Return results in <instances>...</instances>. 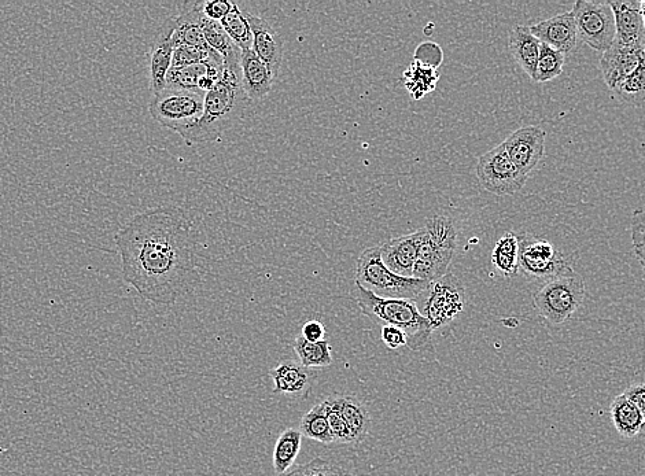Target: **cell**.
I'll list each match as a JSON object with an SVG mask.
<instances>
[{
	"instance_id": "1",
	"label": "cell",
	"mask_w": 645,
	"mask_h": 476,
	"mask_svg": "<svg viewBox=\"0 0 645 476\" xmlns=\"http://www.w3.org/2000/svg\"><path fill=\"white\" fill-rule=\"evenodd\" d=\"M123 279L143 300L173 305L202 282L194 221L180 206L136 214L114 235Z\"/></svg>"
},
{
	"instance_id": "2",
	"label": "cell",
	"mask_w": 645,
	"mask_h": 476,
	"mask_svg": "<svg viewBox=\"0 0 645 476\" xmlns=\"http://www.w3.org/2000/svg\"><path fill=\"white\" fill-rule=\"evenodd\" d=\"M250 103L242 86L241 66H224L221 79L205 94L201 118L176 134L182 136L187 145L216 142L245 116Z\"/></svg>"
},
{
	"instance_id": "3",
	"label": "cell",
	"mask_w": 645,
	"mask_h": 476,
	"mask_svg": "<svg viewBox=\"0 0 645 476\" xmlns=\"http://www.w3.org/2000/svg\"><path fill=\"white\" fill-rule=\"evenodd\" d=\"M352 294L360 312L368 319L403 330L408 338L407 348L412 352H418L430 342L433 330L429 321L420 315L415 301L378 297L356 282Z\"/></svg>"
},
{
	"instance_id": "4",
	"label": "cell",
	"mask_w": 645,
	"mask_h": 476,
	"mask_svg": "<svg viewBox=\"0 0 645 476\" xmlns=\"http://www.w3.org/2000/svg\"><path fill=\"white\" fill-rule=\"evenodd\" d=\"M418 260L412 278L437 282L448 273L456 253L457 231L455 223L448 216H434L422 228Z\"/></svg>"
},
{
	"instance_id": "5",
	"label": "cell",
	"mask_w": 645,
	"mask_h": 476,
	"mask_svg": "<svg viewBox=\"0 0 645 476\" xmlns=\"http://www.w3.org/2000/svg\"><path fill=\"white\" fill-rule=\"evenodd\" d=\"M355 282L378 297L415 301L430 283L396 275L383 264L381 247L364 250L357 261Z\"/></svg>"
},
{
	"instance_id": "6",
	"label": "cell",
	"mask_w": 645,
	"mask_h": 476,
	"mask_svg": "<svg viewBox=\"0 0 645 476\" xmlns=\"http://www.w3.org/2000/svg\"><path fill=\"white\" fill-rule=\"evenodd\" d=\"M585 283L578 273L549 280L533 298L538 315L551 324L571 319L584 304Z\"/></svg>"
},
{
	"instance_id": "7",
	"label": "cell",
	"mask_w": 645,
	"mask_h": 476,
	"mask_svg": "<svg viewBox=\"0 0 645 476\" xmlns=\"http://www.w3.org/2000/svg\"><path fill=\"white\" fill-rule=\"evenodd\" d=\"M466 293L460 280L447 273L444 278L429 284L416 298L420 315L429 321L431 330L448 326L463 312Z\"/></svg>"
},
{
	"instance_id": "8",
	"label": "cell",
	"mask_w": 645,
	"mask_h": 476,
	"mask_svg": "<svg viewBox=\"0 0 645 476\" xmlns=\"http://www.w3.org/2000/svg\"><path fill=\"white\" fill-rule=\"evenodd\" d=\"M204 102L205 92L165 87L153 95L149 110L158 124L178 132L201 118Z\"/></svg>"
},
{
	"instance_id": "9",
	"label": "cell",
	"mask_w": 645,
	"mask_h": 476,
	"mask_svg": "<svg viewBox=\"0 0 645 476\" xmlns=\"http://www.w3.org/2000/svg\"><path fill=\"white\" fill-rule=\"evenodd\" d=\"M518 241L519 268L526 276L549 282L573 275L574 269L567 258L547 239L523 232L518 235Z\"/></svg>"
},
{
	"instance_id": "10",
	"label": "cell",
	"mask_w": 645,
	"mask_h": 476,
	"mask_svg": "<svg viewBox=\"0 0 645 476\" xmlns=\"http://www.w3.org/2000/svg\"><path fill=\"white\" fill-rule=\"evenodd\" d=\"M571 13L576 21L578 40L600 53L613 46L617 32L610 3L578 0Z\"/></svg>"
},
{
	"instance_id": "11",
	"label": "cell",
	"mask_w": 645,
	"mask_h": 476,
	"mask_svg": "<svg viewBox=\"0 0 645 476\" xmlns=\"http://www.w3.org/2000/svg\"><path fill=\"white\" fill-rule=\"evenodd\" d=\"M477 177L486 191L506 197L521 191L529 176L516 168L503 145H499L478 158Z\"/></svg>"
},
{
	"instance_id": "12",
	"label": "cell",
	"mask_w": 645,
	"mask_h": 476,
	"mask_svg": "<svg viewBox=\"0 0 645 476\" xmlns=\"http://www.w3.org/2000/svg\"><path fill=\"white\" fill-rule=\"evenodd\" d=\"M545 139L547 134L544 129L529 125V127L516 129L501 145L516 168L523 175L529 176L543 160Z\"/></svg>"
},
{
	"instance_id": "13",
	"label": "cell",
	"mask_w": 645,
	"mask_h": 476,
	"mask_svg": "<svg viewBox=\"0 0 645 476\" xmlns=\"http://www.w3.org/2000/svg\"><path fill=\"white\" fill-rule=\"evenodd\" d=\"M644 58L643 46H626V44L614 42L610 49L604 51L599 61L600 70L608 88L613 90L618 83L632 75Z\"/></svg>"
},
{
	"instance_id": "14",
	"label": "cell",
	"mask_w": 645,
	"mask_h": 476,
	"mask_svg": "<svg viewBox=\"0 0 645 476\" xmlns=\"http://www.w3.org/2000/svg\"><path fill=\"white\" fill-rule=\"evenodd\" d=\"M175 29L176 18L165 21L151 44L150 88L153 95L167 87V76L172 68L173 51H175V44H173Z\"/></svg>"
},
{
	"instance_id": "15",
	"label": "cell",
	"mask_w": 645,
	"mask_h": 476,
	"mask_svg": "<svg viewBox=\"0 0 645 476\" xmlns=\"http://www.w3.org/2000/svg\"><path fill=\"white\" fill-rule=\"evenodd\" d=\"M530 31L541 43L565 55L576 49L578 43L576 21L571 11L537 22Z\"/></svg>"
},
{
	"instance_id": "16",
	"label": "cell",
	"mask_w": 645,
	"mask_h": 476,
	"mask_svg": "<svg viewBox=\"0 0 645 476\" xmlns=\"http://www.w3.org/2000/svg\"><path fill=\"white\" fill-rule=\"evenodd\" d=\"M420 239H422V230L398 236L383 243L379 246L383 264L396 275L412 278L415 263L418 260Z\"/></svg>"
},
{
	"instance_id": "17",
	"label": "cell",
	"mask_w": 645,
	"mask_h": 476,
	"mask_svg": "<svg viewBox=\"0 0 645 476\" xmlns=\"http://www.w3.org/2000/svg\"><path fill=\"white\" fill-rule=\"evenodd\" d=\"M252 28V50L264 64L268 65L274 77L279 75L283 61V40L278 32L263 18L246 14Z\"/></svg>"
},
{
	"instance_id": "18",
	"label": "cell",
	"mask_w": 645,
	"mask_h": 476,
	"mask_svg": "<svg viewBox=\"0 0 645 476\" xmlns=\"http://www.w3.org/2000/svg\"><path fill=\"white\" fill-rule=\"evenodd\" d=\"M241 72L243 90L250 101H261L272 91L275 77L252 49L241 50Z\"/></svg>"
},
{
	"instance_id": "19",
	"label": "cell",
	"mask_w": 645,
	"mask_h": 476,
	"mask_svg": "<svg viewBox=\"0 0 645 476\" xmlns=\"http://www.w3.org/2000/svg\"><path fill=\"white\" fill-rule=\"evenodd\" d=\"M274 380V394L307 398L312 389V375L308 368L297 361H283L269 371Z\"/></svg>"
},
{
	"instance_id": "20",
	"label": "cell",
	"mask_w": 645,
	"mask_h": 476,
	"mask_svg": "<svg viewBox=\"0 0 645 476\" xmlns=\"http://www.w3.org/2000/svg\"><path fill=\"white\" fill-rule=\"evenodd\" d=\"M615 20V42L626 46H641L645 38L643 18H641L640 2L626 0V2H610Z\"/></svg>"
},
{
	"instance_id": "21",
	"label": "cell",
	"mask_w": 645,
	"mask_h": 476,
	"mask_svg": "<svg viewBox=\"0 0 645 476\" xmlns=\"http://www.w3.org/2000/svg\"><path fill=\"white\" fill-rule=\"evenodd\" d=\"M224 72V61L221 55L206 59L201 64L184 66V68H171L167 76V87L180 88V90L199 91L201 81L206 76L213 77L216 81L221 79ZM202 92V91H201Z\"/></svg>"
},
{
	"instance_id": "22",
	"label": "cell",
	"mask_w": 645,
	"mask_h": 476,
	"mask_svg": "<svg viewBox=\"0 0 645 476\" xmlns=\"http://www.w3.org/2000/svg\"><path fill=\"white\" fill-rule=\"evenodd\" d=\"M186 9L182 10L180 16L176 18V29L173 33V44L178 46H194L199 49H210L202 32L201 20L202 3H184Z\"/></svg>"
},
{
	"instance_id": "23",
	"label": "cell",
	"mask_w": 645,
	"mask_h": 476,
	"mask_svg": "<svg viewBox=\"0 0 645 476\" xmlns=\"http://www.w3.org/2000/svg\"><path fill=\"white\" fill-rule=\"evenodd\" d=\"M512 58L521 66L523 72L533 80L534 72L540 55L541 42L526 25H518L512 29L508 39Z\"/></svg>"
},
{
	"instance_id": "24",
	"label": "cell",
	"mask_w": 645,
	"mask_h": 476,
	"mask_svg": "<svg viewBox=\"0 0 645 476\" xmlns=\"http://www.w3.org/2000/svg\"><path fill=\"white\" fill-rule=\"evenodd\" d=\"M339 412L348 424L353 445L361 444L370 434L371 416L367 408L355 397L334 396Z\"/></svg>"
},
{
	"instance_id": "25",
	"label": "cell",
	"mask_w": 645,
	"mask_h": 476,
	"mask_svg": "<svg viewBox=\"0 0 645 476\" xmlns=\"http://www.w3.org/2000/svg\"><path fill=\"white\" fill-rule=\"evenodd\" d=\"M201 25L206 43L210 49L221 55L224 66H241V49L232 42L220 22L209 20L204 14Z\"/></svg>"
},
{
	"instance_id": "26",
	"label": "cell",
	"mask_w": 645,
	"mask_h": 476,
	"mask_svg": "<svg viewBox=\"0 0 645 476\" xmlns=\"http://www.w3.org/2000/svg\"><path fill=\"white\" fill-rule=\"evenodd\" d=\"M611 420H613L618 434L626 439L637 437L643 433L644 418L639 409L624 396V393L614 398L610 407Z\"/></svg>"
},
{
	"instance_id": "27",
	"label": "cell",
	"mask_w": 645,
	"mask_h": 476,
	"mask_svg": "<svg viewBox=\"0 0 645 476\" xmlns=\"http://www.w3.org/2000/svg\"><path fill=\"white\" fill-rule=\"evenodd\" d=\"M438 80H440V72L437 69L416 61L405 69L403 77H401V83L404 84L405 90L414 101H420L427 94L436 90Z\"/></svg>"
},
{
	"instance_id": "28",
	"label": "cell",
	"mask_w": 645,
	"mask_h": 476,
	"mask_svg": "<svg viewBox=\"0 0 645 476\" xmlns=\"http://www.w3.org/2000/svg\"><path fill=\"white\" fill-rule=\"evenodd\" d=\"M493 267L497 269L504 276V278H514L518 275L521 268H519V241L518 235L514 232H507L506 235L501 236L499 242L496 243L493 249L492 256Z\"/></svg>"
},
{
	"instance_id": "29",
	"label": "cell",
	"mask_w": 645,
	"mask_h": 476,
	"mask_svg": "<svg viewBox=\"0 0 645 476\" xmlns=\"http://www.w3.org/2000/svg\"><path fill=\"white\" fill-rule=\"evenodd\" d=\"M293 349L300 359V364L308 370L330 367L334 363L333 348L326 339L322 342H308L298 335L293 341Z\"/></svg>"
},
{
	"instance_id": "30",
	"label": "cell",
	"mask_w": 645,
	"mask_h": 476,
	"mask_svg": "<svg viewBox=\"0 0 645 476\" xmlns=\"http://www.w3.org/2000/svg\"><path fill=\"white\" fill-rule=\"evenodd\" d=\"M302 434L296 428H287L285 433L280 435L274 448L272 464L276 475L286 474L293 466L294 461L300 455Z\"/></svg>"
},
{
	"instance_id": "31",
	"label": "cell",
	"mask_w": 645,
	"mask_h": 476,
	"mask_svg": "<svg viewBox=\"0 0 645 476\" xmlns=\"http://www.w3.org/2000/svg\"><path fill=\"white\" fill-rule=\"evenodd\" d=\"M300 433L302 437L312 439V441L320 442V444L330 445L333 444L334 439L331 435L330 426H328L326 405L324 402L315 405L301 419Z\"/></svg>"
},
{
	"instance_id": "32",
	"label": "cell",
	"mask_w": 645,
	"mask_h": 476,
	"mask_svg": "<svg viewBox=\"0 0 645 476\" xmlns=\"http://www.w3.org/2000/svg\"><path fill=\"white\" fill-rule=\"evenodd\" d=\"M626 105L645 107V58L639 68L611 90Z\"/></svg>"
},
{
	"instance_id": "33",
	"label": "cell",
	"mask_w": 645,
	"mask_h": 476,
	"mask_svg": "<svg viewBox=\"0 0 645 476\" xmlns=\"http://www.w3.org/2000/svg\"><path fill=\"white\" fill-rule=\"evenodd\" d=\"M220 24L224 28V31L227 32V35L230 36L232 42L237 44L239 49H252L253 33L248 17L242 13L241 9L235 3L230 13L221 20Z\"/></svg>"
},
{
	"instance_id": "34",
	"label": "cell",
	"mask_w": 645,
	"mask_h": 476,
	"mask_svg": "<svg viewBox=\"0 0 645 476\" xmlns=\"http://www.w3.org/2000/svg\"><path fill=\"white\" fill-rule=\"evenodd\" d=\"M566 55L552 49L547 44L541 43L540 55L534 72L533 81L536 83H547L559 77L563 73Z\"/></svg>"
},
{
	"instance_id": "35",
	"label": "cell",
	"mask_w": 645,
	"mask_h": 476,
	"mask_svg": "<svg viewBox=\"0 0 645 476\" xmlns=\"http://www.w3.org/2000/svg\"><path fill=\"white\" fill-rule=\"evenodd\" d=\"M323 402L326 405L327 422L335 444L353 445L352 434H350L348 424H346L341 412H339L335 397L330 396Z\"/></svg>"
},
{
	"instance_id": "36",
	"label": "cell",
	"mask_w": 645,
	"mask_h": 476,
	"mask_svg": "<svg viewBox=\"0 0 645 476\" xmlns=\"http://www.w3.org/2000/svg\"><path fill=\"white\" fill-rule=\"evenodd\" d=\"M216 51L212 49H199L194 46H178L173 51L172 68H184V66H191L201 64L206 59L215 57Z\"/></svg>"
},
{
	"instance_id": "37",
	"label": "cell",
	"mask_w": 645,
	"mask_h": 476,
	"mask_svg": "<svg viewBox=\"0 0 645 476\" xmlns=\"http://www.w3.org/2000/svg\"><path fill=\"white\" fill-rule=\"evenodd\" d=\"M290 474L291 476H345L348 472L342 470L337 464L316 457L305 466L290 471Z\"/></svg>"
},
{
	"instance_id": "38",
	"label": "cell",
	"mask_w": 645,
	"mask_h": 476,
	"mask_svg": "<svg viewBox=\"0 0 645 476\" xmlns=\"http://www.w3.org/2000/svg\"><path fill=\"white\" fill-rule=\"evenodd\" d=\"M414 61L430 66L433 69H440L444 62V51L437 43L425 42L416 47Z\"/></svg>"
},
{
	"instance_id": "39",
	"label": "cell",
	"mask_w": 645,
	"mask_h": 476,
	"mask_svg": "<svg viewBox=\"0 0 645 476\" xmlns=\"http://www.w3.org/2000/svg\"><path fill=\"white\" fill-rule=\"evenodd\" d=\"M232 6L234 3L228 0H209V2H202V11L209 20L221 22L230 13Z\"/></svg>"
},
{
	"instance_id": "40",
	"label": "cell",
	"mask_w": 645,
	"mask_h": 476,
	"mask_svg": "<svg viewBox=\"0 0 645 476\" xmlns=\"http://www.w3.org/2000/svg\"><path fill=\"white\" fill-rule=\"evenodd\" d=\"M381 337L386 348H389L390 350L404 348L408 343L407 334H405L403 330H400V328L396 327L383 326Z\"/></svg>"
},
{
	"instance_id": "41",
	"label": "cell",
	"mask_w": 645,
	"mask_h": 476,
	"mask_svg": "<svg viewBox=\"0 0 645 476\" xmlns=\"http://www.w3.org/2000/svg\"><path fill=\"white\" fill-rule=\"evenodd\" d=\"M300 335L308 342H322L326 338V327L319 320H309L302 326Z\"/></svg>"
},
{
	"instance_id": "42",
	"label": "cell",
	"mask_w": 645,
	"mask_h": 476,
	"mask_svg": "<svg viewBox=\"0 0 645 476\" xmlns=\"http://www.w3.org/2000/svg\"><path fill=\"white\" fill-rule=\"evenodd\" d=\"M632 242L633 246L645 242V205L632 214Z\"/></svg>"
},
{
	"instance_id": "43",
	"label": "cell",
	"mask_w": 645,
	"mask_h": 476,
	"mask_svg": "<svg viewBox=\"0 0 645 476\" xmlns=\"http://www.w3.org/2000/svg\"><path fill=\"white\" fill-rule=\"evenodd\" d=\"M624 396L639 409L645 423V383H636V385L629 386L624 391Z\"/></svg>"
},
{
	"instance_id": "44",
	"label": "cell",
	"mask_w": 645,
	"mask_h": 476,
	"mask_svg": "<svg viewBox=\"0 0 645 476\" xmlns=\"http://www.w3.org/2000/svg\"><path fill=\"white\" fill-rule=\"evenodd\" d=\"M633 253H635L637 261H639L641 268H643V271L645 272V242L640 243V245L633 246Z\"/></svg>"
},
{
	"instance_id": "45",
	"label": "cell",
	"mask_w": 645,
	"mask_h": 476,
	"mask_svg": "<svg viewBox=\"0 0 645 476\" xmlns=\"http://www.w3.org/2000/svg\"><path fill=\"white\" fill-rule=\"evenodd\" d=\"M640 11H641V18H643V25L645 29V2H640Z\"/></svg>"
},
{
	"instance_id": "46",
	"label": "cell",
	"mask_w": 645,
	"mask_h": 476,
	"mask_svg": "<svg viewBox=\"0 0 645 476\" xmlns=\"http://www.w3.org/2000/svg\"><path fill=\"white\" fill-rule=\"evenodd\" d=\"M276 476H291V474H290L289 471H287L286 474H280V475H276Z\"/></svg>"
},
{
	"instance_id": "47",
	"label": "cell",
	"mask_w": 645,
	"mask_h": 476,
	"mask_svg": "<svg viewBox=\"0 0 645 476\" xmlns=\"http://www.w3.org/2000/svg\"><path fill=\"white\" fill-rule=\"evenodd\" d=\"M641 46H643L644 53H645V38H644V40H643V43H641Z\"/></svg>"
},
{
	"instance_id": "48",
	"label": "cell",
	"mask_w": 645,
	"mask_h": 476,
	"mask_svg": "<svg viewBox=\"0 0 645 476\" xmlns=\"http://www.w3.org/2000/svg\"><path fill=\"white\" fill-rule=\"evenodd\" d=\"M345 476H353V475H352V474H349V472H348V474H346Z\"/></svg>"
},
{
	"instance_id": "49",
	"label": "cell",
	"mask_w": 645,
	"mask_h": 476,
	"mask_svg": "<svg viewBox=\"0 0 645 476\" xmlns=\"http://www.w3.org/2000/svg\"><path fill=\"white\" fill-rule=\"evenodd\" d=\"M643 431H644V433H645V423H644V426H643Z\"/></svg>"
}]
</instances>
